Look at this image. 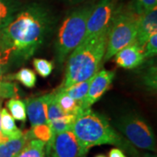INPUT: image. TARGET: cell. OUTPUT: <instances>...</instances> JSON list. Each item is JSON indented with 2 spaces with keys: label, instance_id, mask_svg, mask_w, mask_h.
<instances>
[{
  "label": "cell",
  "instance_id": "8fae6325",
  "mask_svg": "<svg viewBox=\"0 0 157 157\" xmlns=\"http://www.w3.org/2000/svg\"><path fill=\"white\" fill-rule=\"evenodd\" d=\"M139 12L138 28L135 41L140 45L144 46L147 40L157 30V8L148 11H141Z\"/></svg>",
  "mask_w": 157,
  "mask_h": 157
},
{
  "label": "cell",
  "instance_id": "44dd1931",
  "mask_svg": "<svg viewBox=\"0 0 157 157\" xmlns=\"http://www.w3.org/2000/svg\"><path fill=\"white\" fill-rule=\"evenodd\" d=\"M33 65L36 73L43 78L48 77L54 68L53 63L45 59H34Z\"/></svg>",
  "mask_w": 157,
  "mask_h": 157
},
{
  "label": "cell",
  "instance_id": "7402d4cb",
  "mask_svg": "<svg viewBox=\"0 0 157 157\" xmlns=\"http://www.w3.org/2000/svg\"><path fill=\"white\" fill-rule=\"evenodd\" d=\"M143 53L145 59H150L157 54V33H154L147 40L143 46Z\"/></svg>",
  "mask_w": 157,
  "mask_h": 157
},
{
  "label": "cell",
  "instance_id": "ac0fdd59",
  "mask_svg": "<svg viewBox=\"0 0 157 157\" xmlns=\"http://www.w3.org/2000/svg\"><path fill=\"white\" fill-rule=\"evenodd\" d=\"M45 142L32 139L25 144L17 157H45Z\"/></svg>",
  "mask_w": 157,
  "mask_h": 157
},
{
  "label": "cell",
  "instance_id": "30bf717a",
  "mask_svg": "<svg viewBox=\"0 0 157 157\" xmlns=\"http://www.w3.org/2000/svg\"><path fill=\"white\" fill-rule=\"evenodd\" d=\"M114 56V62L116 65L124 69L136 68L141 65L145 59L143 47L135 40L119 51Z\"/></svg>",
  "mask_w": 157,
  "mask_h": 157
},
{
  "label": "cell",
  "instance_id": "3957f363",
  "mask_svg": "<svg viewBox=\"0 0 157 157\" xmlns=\"http://www.w3.org/2000/svg\"><path fill=\"white\" fill-rule=\"evenodd\" d=\"M108 31L82 41L71 52L61 87H68L86 80L98 73L107 49Z\"/></svg>",
  "mask_w": 157,
  "mask_h": 157
},
{
  "label": "cell",
  "instance_id": "f1b7e54d",
  "mask_svg": "<svg viewBox=\"0 0 157 157\" xmlns=\"http://www.w3.org/2000/svg\"><path fill=\"white\" fill-rule=\"evenodd\" d=\"M66 1H67L71 4H77V3H79V2H83L85 0H66Z\"/></svg>",
  "mask_w": 157,
  "mask_h": 157
},
{
  "label": "cell",
  "instance_id": "ffe728a7",
  "mask_svg": "<svg viewBox=\"0 0 157 157\" xmlns=\"http://www.w3.org/2000/svg\"><path fill=\"white\" fill-rule=\"evenodd\" d=\"M11 79H16L28 88H33L37 82L36 73L29 68H22L14 75L10 76Z\"/></svg>",
  "mask_w": 157,
  "mask_h": 157
},
{
  "label": "cell",
  "instance_id": "cb8c5ba5",
  "mask_svg": "<svg viewBox=\"0 0 157 157\" xmlns=\"http://www.w3.org/2000/svg\"><path fill=\"white\" fill-rule=\"evenodd\" d=\"M138 5V11H148L156 8L157 0H136Z\"/></svg>",
  "mask_w": 157,
  "mask_h": 157
},
{
  "label": "cell",
  "instance_id": "4fadbf2b",
  "mask_svg": "<svg viewBox=\"0 0 157 157\" xmlns=\"http://www.w3.org/2000/svg\"><path fill=\"white\" fill-rule=\"evenodd\" d=\"M32 139L30 132L27 131L18 138L11 139L6 142L0 143V157H17L23 147Z\"/></svg>",
  "mask_w": 157,
  "mask_h": 157
},
{
  "label": "cell",
  "instance_id": "52a82bcc",
  "mask_svg": "<svg viewBox=\"0 0 157 157\" xmlns=\"http://www.w3.org/2000/svg\"><path fill=\"white\" fill-rule=\"evenodd\" d=\"M117 11V0H100L97 5L92 6L82 41L93 39L109 30Z\"/></svg>",
  "mask_w": 157,
  "mask_h": 157
},
{
  "label": "cell",
  "instance_id": "d6986e66",
  "mask_svg": "<svg viewBox=\"0 0 157 157\" xmlns=\"http://www.w3.org/2000/svg\"><path fill=\"white\" fill-rule=\"evenodd\" d=\"M6 107L9 109L11 116L15 120L23 122L26 121V109L24 101L16 98H11L7 101Z\"/></svg>",
  "mask_w": 157,
  "mask_h": 157
},
{
  "label": "cell",
  "instance_id": "603a6c76",
  "mask_svg": "<svg viewBox=\"0 0 157 157\" xmlns=\"http://www.w3.org/2000/svg\"><path fill=\"white\" fill-rule=\"evenodd\" d=\"M17 95V86L11 82L0 81V99L16 98Z\"/></svg>",
  "mask_w": 157,
  "mask_h": 157
},
{
  "label": "cell",
  "instance_id": "ba28073f",
  "mask_svg": "<svg viewBox=\"0 0 157 157\" xmlns=\"http://www.w3.org/2000/svg\"><path fill=\"white\" fill-rule=\"evenodd\" d=\"M51 151L52 157H84L86 154L71 130L54 135L50 147Z\"/></svg>",
  "mask_w": 157,
  "mask_h": 157
},
{
  "label": "cell",
  "instance_id": "f546056e",
  "mask_svg": "<svg viewBox=\"0 0 157 157\" xmlns=\"http://www.w3.org/2000/svg\"><path fill=\"white\" fill-rule=\"evenodd\" d=\"M141 157H156L155 155H150V154H147V155H144L143 156Z\"/></svg>",
  "mask_w": 157,
  "mask_h": 157
},
{
  "label": "cell",
  "instance_id": "4dcf8cb0",
  "mask_svg": "<svg viewBox=\"0 0 157 157\" xmlns=\"http://www.w3.org/2000/svg\"><path fill=\"white\" fill-rule=\"evenodd\" d=\"M95 157H106L104 155H96Z\"/></svg>",
  "mask_w": 157,
  "mask_h": 157
},
{
  "label": "cell",
  "instance_id": "9c48e42d",
  "mask_svg": "<svg viewBox=\"0 0 157 157\" xmlns=\"http://www.w3.org/2000/svg\"><path fill=\"white\" fill-rule=\"evenodd\" d=\"M113 78V71L102 69L96 73L91 81L87 94L81 103L82 110L90 108L101 99L103 94H105V93L110 88Z\"/></svg>",
  "mask_w": 157,
  "mask_h": 157
},
{
  "label": "cell",
  "instance_id": "7c38bea8",
  "mask_svg": "<svg viewBox=\"0 0 157 157\" xmlns=\"http://www.w3.org/2000/svg\"><path fill=\"white\" fill-rule=\"evenodd\" d=\"M25 109L32 127L48 124L45 112V97L40 96L25 101Z\"/></svg>",
  "mask_w": 157,
  "mask_h": 157
},
{
  "label": "cell",
  "instance_id": "2e32d148",
  "mask_svg": "<svg viewBox=\"0 0 157 157\" xmlns=\"http://www.w3.org/2000/svg\"><path fill=\"white\" fill-rule=\"evenodd\" d=\"M18 9L17 0H0V31L13 19Z\"/></svg>",
  "mask_w": 157,
  "mask_h": 157
},
{
  "label": "cell",
  "instance_id": "5bb4252c",
  "mask_svg": "<svg viewBox=\"0 0 157 157\" xmlns=\"http://www.w3.org/2000/svg\"><path fill=\"white\" fill-rule=\"evenodd\" d=\"M0 127L2 134L9 140L18 138L24 134L20 129L17 128L14 118L11 116V114L7 111L6 108L1 109Z\"/></svg>",
  "mask_w": 157,
  "mask_h": 157
},
{
  "label": "cell",
  "instance_id": "7a4b0ae2",
  "mask_svg": "<svg viewBox=\"0 0 157 157\" xmlns=\"http://www.w3.org/2000/svg\"><path fill=\"white\" fill-rule=\"evenodd\" d=\"M71 131L77 138L83 151L105 144L116 145L131 154H135L128 140H124L108 122L107 118L91 108L81 110L76 116Z\"/></svg>",
  "mask_w": 157,
  "mask_h": 157
},
{
  "label": "cell",
  "instance_id": "4316f807",
  "mask_svg": "<svg viewBox=\"0 0 157 157\" xmlns=\"http://www.w3.org/2000/svg\"><path fill=\"white\" fill-rule=\"evenodd\" d=\"M0 118H1V101H0ZM7 140H9V139L2 134V132H1V127H0V143L6 142Z\"/></svg>",
  "mask_w": 157,
  "mask_h": 157
},
{
  "label": "cell",
  "instance_id": "484cf974",
  "mask_svg": "<svg viewBox=\"0 0 157 157\" xmlns=\"http://www.w3.org/2000/svg\"><path fill=\"white\" fill-rule=\"evenodd\" d=\"M108 157H128L121 148H112L108 153Z\"/></svg>",
  "mask_w": 157,
  "mask_h": 157
},
{
  "label": "cell",
  "instance_id": "e0dca14e",
  "mask_svg": "<svg viewBox=\"0 0 157 157\" xmlns=\"http://www.w3.org/2000/svg\"><path fill=\"white\" fill-rule=\"evenodd\" d=\"M93 78L94 77L88 78L86 80H84V81L75 83V84L72 85L68 87H60V89L65 94H67L68 96L73 98V100L82 103V101L87 94V91H88V88H89V86L91 84V81H92Z\"/></svg>",
  "mask_w": 157,
  "mask_h": 157
},
{
  "label": "cell",
  "instance_id": "83f0119b",
  "mask_svg": "<svg viewBox=\"0 0 157 157\" xmlns=\"http://www.w3.org/2000/svg\"><path fill=\"white\" fill-rule=\"evenodd\" d=\"M2 64H3V62L0 59V81H1L2 78H3V68H2Z\"/></svg>",
  "mask_w": 157,
  "mask_h": 157
},
{
  "label": "cell",
  "instance_id": "277c9868",
  "mask_svg": "<svg viewBox=\"0 0 157 157\" xmlns=\"http://www.w3.org/2000/svg\"><path fill=\"white\" fill-rule=\"evenodd\" d=\"M92 6H83L71 12L62 23L55 41V55L62 63L83 40L86 20Z\"/></svg>",
  "mask_w": 157,
  "mask_h": 157
},
{
  "label": "cell",
  "instance_id": "d4e9b609",
  "mask_svg": "<svg viewBox=\"0 0 157 157\" xmlns=\"http://www.w3.org/2000/svg\"><path fill=\"white\" fill-rule=\"evenodd\" d=\"M146 84L152 88H156V67H151L147 73Z\"/></svg>",
  "mask_w": 157,
  "mask_h": 157
},
{
  "label": "cell",
  "instance_id": "5b68a950",
  "mask_svg": "<svg viewBox=\"0 0 157 157\" xmlns=\"http://www.w3.org/2000/svg\"><path fill=\"white\" fill-rule=\"evenodd\" d=\"M138 17V11L118 10L108 31L107 49L103 60L110 59L119 51L135 41L137 35Z\"/></svg>",
  "mask_w": 157,
  "mask_h": 157
},
{
  "label": "cell",
  "instance_id": "9a60e30c",
  "mask_svg": "<svg viewBox=\"0 0 157 157\" xmlns=\"http://www.w3.org/2000/svg\"><path fill=\"white\" fill-rule=\"evenodd\" d=\"M53 94L58 105L67 114L77 116L78 113L82 110L81 103L73 100V98L65 94L60 88L53 93Z\"/></svg>",
  "mask_w": 157,
  "mask_h": 157
},
{
  "label": "cell",
  "instance_id": "6da1fadb",
  "mask_svg": "<svg viewBox=\"0 0 157 157\" xmlns=\"http://www.w3.org/2000/svg\"><path fill=\"white\" fill-rule=\"evenodd\" d=\"M49 12L39 5L18 11L0 31V59L6 63L11 55L28 59L43 44L51 25Z\"/></svg>",
  "mask_w": 157,
  "mask_h": 157
},
{
  "label": "cell",
  "instance_id": "8992f818",
  "mask_svg": "<svg viewBox=\"0 0 157 157\" xmlns=\"http://www.w3.org/2000/svg\"><path fill=\"white\" fill-rule=\"evenodd\" d=\"M118 130L134 146L140 149L156 151V140L151 127L140 115L135 113L120 117L115 122Z\"/></svg>",
  "mask_w": 157,
  "mask_h": 157
}]
</instances>
